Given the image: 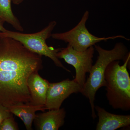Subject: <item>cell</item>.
<instances>
[{
    "label": "cell",
    "instance_id": "1",
    "mask_svg": "<svg viewBox=\"0 0 130 130\" xmlns=\"http://www.w3.org/2000/svg\"><path fill=\"white\" fill-rule=\"evenodd\" d=\"M42 67L41 55L17 40L0 36V104L30 103L28 78Z\"/></svg>",
    "mask_w": 130,
    "mask_h": 130
},
{
    "label": "cell",
    "instance_id": "2",
    "mask_svg": "<svg viewBox=\"0 0 130 130\" xmlns=\"http://www.w3.org/2000/svg\"><path fill=\"white\" fill-rule=\"evenodd\" d=\"M95 49L98 56L95 64L93 65L83 87L81 93L89 99L91 110V116L94 119L96 118L95 110L94 101L96 92L100 88L105 86V71L109 63L115 60H125L129 53L127 48L121 42L117 43L113 48L107 50L99 45L95 44Z\"/></svg>",
    "mask_w": 130,
    "mask_h": 130
},
{
    "label": "cell",
    "instance_id": "3",
    "mask_svg": "<svg viewBox=\"0 0 130 130\" xmlns=\"http://www.w3.org/2000/svg\"><path fill=\"white\" fill-rule=\"evenodd\" d=\"M130 59V53L120 66L119 60L109 63L105 74L107 99L114 109L125 111L130 109V77L127 67Z\"/></svg>",
    "mask_w": 130,
    "mask_h": 130
},
{
    "label": "cell",
    "instance_id": "4",
    "mask_svg": "<svg viewBox=\"0 0 130 130\" xmlns=\"http://www.w3.org/2000/svg\"><path fill=\"white\" fill-rule=\"evenodd\" d=\"M57 25L56 21H51L48 25L39 32L34 33H24L7 30L5 32H0V36L10 37L20 42L26 48L33 53L51 59L58 67H60L68 72L70 70L64 66L56 56L60 48L55 49L48 46L46 41L51 37L52 32Z\"/></svg>",
    "mask_w": 130,
    "mask_h": 130
},
{
    "label": "cell",
    "instance_id": "5",
    "mask_svg": "<svg viewBox=\"0 0 130 130\" xmlns=\"http://www.w3.org/2000/svg\"><path fill=\"white\" fill-rule=\"evenodd\" d=\"M89 12L86 11L78 23L70 30L63 32L52 33L51 37L55 40L63 41L71 46L75 50L83 51L89 47L102 41L123 38L127 41L129 39L122 35L109 37H99L92 35L86 27V23L88 19Z\"/></svg>",
    "mask_w": 130,
    "mask_h": 130
},
{
    "label": "cell",
    "instance_id": "6",
    "mask_svg": "<svg viewBox=\"0 0 130 130\" xmlns=\"http://www.w3.org/2000/svg\"><path fill=\"white\" fill-rule=\"evenodd\" d=\"M94 50L93 46L84 51H77L68 44L66 47L60 48L56 53L58 59H63L74 68L76 76L74 79L82 88L86 82V73L90 72L93 66Z\"/></svg>",
    "mask_w": 130,
    "mask_h": 130
},
{
    "label": "cell",
    "instance_id": "7",
    "mask_svg": "<svg viewBox=\"0 0 130 130\" xmlns=\"http://www.w3.org/2000/svg\"><path fill=\"white\" fill-rule=\"evenodd\" d=\"M82 86L74 79H67L61 82L49 83L45 109H58L66 99L73 93H81Z\"/></svg>",
    "mask_w": 130,
    "mask_h": 130
},
{
    "label": "cell",
    "instance_id": "8",
    "mask_svg": "<svg viewBox=\"0 0 130 130\" xmlns=\"http://www.w3.org/2000/svg\"><path fill=\"white\" fill-rule=\"evenodd\" d=\"M99 121L96 130H115L130 126V115H120L110 113L99 106H95Z\"/></svg>",
    "mask_w": 130,
    "mask_h": 130
},
{
    "label": "cell",
    "instance_id": "9",
    "mask_svg": "<svg viewBox=\"0 0 130 130\" xmlns=\"http://www.w3.org/2000/svg\"><path fill=\"white\" fill-rule=\"evenodd\" d=\"M66 116L64 108L38 114L34 120L36 128L39 130H58L64 125Z\"/></svg>",
    "mask_w": 130,
    "mask_h": 130
},
{
    "label": "cell",
    "instance_id": "10",
    "mask_svg": "<svg viewBox=\"0 0 130 130\" xmlns=\"http://www.w3.org/2000/svg\"><path fill=\"white\" fill-rule=\"evenodd\" d=\"M48 82L38 74V72L32 73L28 80V86L30 93V104L44 106L46 101Z\"/></svg>",
    "mask_w": 130,
    "mask_h": 130
},
{
    "label": "cell",
    "instance_id": "11",
    "mask_svg": "<svg viewBox=\"0 0 130 130\" xmlns=\"http://www.w3.org/2000/svg\"><path fill=\"white\" fill-rule=\"evenodd\" d=\"M13 114L23 121L27 130H31L33 121L36 117V112L46 110L43 105H36L30 103H20L7 107Z\"/></svg>",
    "mask_w": 130,
    "mask_h": 130
},
{
    "label": "cell",
    "instance_id": "12",
    "mask_svg": "<svg viewBox=\"0 0 130 130\" xmlns=\"http://www.w3.org/2000/svg\"><path fill=\"white\" fill-rule=\"evenodd\" d=\"M12 0H0V19L10 24L19 31H24V28L12 11Z\"/></svg>",
    "mask_w": 130,
    "mask_h": 130
},
{
    "label": "cell",
    "instance_id": "13",
    "mask_svg": "<svg viewBox=\"0 0 130 130\" xmlns=\"http://www.w3.org/2000/svg\"><path fill=\"white\" fill-rule=\"evenodd\" d=\"M19 129L18 124L14 120L13 114L3 121L0 125V130H18Z\"/></svg>",
    "mask_w": 130,
    "mask_h": 130
},
{
    "label": "cell",
    "instance_id": "14",
    "mask_svg": "<svg viewBox=\"0 0 130 130\" xmlns=\"http://www.w3.org/2000/svg\"><path fill=\"white\" fill-rule=\"evenodd\" d=\"M12 113L7 107L0 104V125L5 119L11 116Z\"/></svg>",
    "mask_w": 130,
    "mask_h": 130
},
{
    "label": "cell",
    "instance_id": "15",
    "mask_svg": "<svg viewBox=\"0 0 130 130\" xmlns=\"http://www.w3.org/2000/svg\"><path fill=\"white\" fill-rule=\"evenodd\" d=\"M5 22V21L0 19V32H5L7 30L3 26V24Z\"/></svg>",
    "mask_w": 130,
    "mask_h": 130
},
{
    "label": "cell",
    "instance_id": "16",
    "mask_svg": "<svg viewBox=\"0 0 130 130\" xmlns=\"http://www.w3.org/2000/svg\"><path fill=\"white\" fill-rule=\"evenodd\" d=\"M25 0H12V2L15 5H19L22 3Z\"/></svg>",
    "mask_w": 130,
    "mask_h": 130
}]
</instances>
